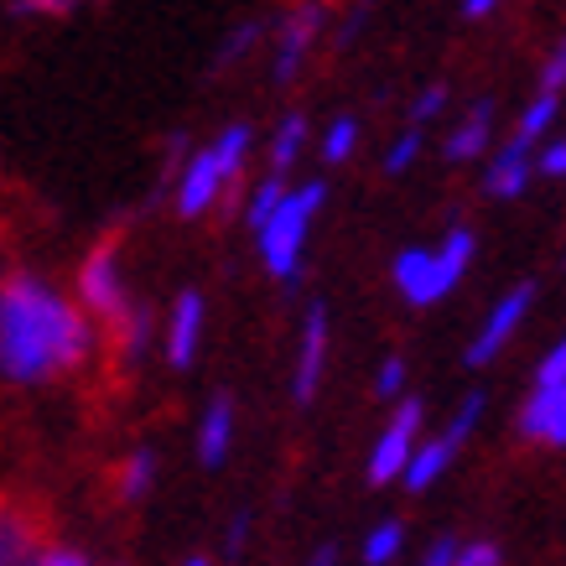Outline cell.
Masks as SVG:
<instances>
[{
	"mask_svg": "<svg viewBox=\"0 0 566 566\" xmlns=\"http://www.w3.org/2000/svg\"><path fill=\"white\" fill-rule=\"evenodd\" d=\"M452 551H458L452 541H437V546H431V556L421 566H452Z\"/></svg>",
	"mask_w": 566,
	"mask_h": 566,
	"instance_id": "74e56055",
	"label": "cell"
},
{
	"mask_svg": "<svg viewBox=\"0 0 566 566\" xmlns=\"http://www.w3.org/2000/svg\"><path fill=\"white\" fill-rule=\"evenodd\" d=\"M250 140H255L250 125L234 120L213 146H203V151H192L188 161H182V177H177V213H182V219H198V213L213 208V198L240 177L244 156H250Z\"/></svg>",
	"mask_w": 566,
	"mask_h": 566,
	"instance_id": "3957f363",
	"label": "cell"
},
{
	"mask_svg": "<svg viewBox=\"0 0 566 566\" xmlns=\"http://www.w3.org/2000/svg\"><path fill=\"white\" fill-rule=\"evenodd\" d=\"M489 136H494V104L479 99L463 120L452 125V136L442 140V156L447 161H479V156L489 151Z\"/></svg>",
	"mask_w": 566,
	"mask_h": 566,
	"instance_id": "4fadbf2b",
	"label": "cell"
},
{
	"mask_svg": "<svg viewBox=\"0 0 566 566\" xmlns=\"http://www.w3.org/2000/svg\"><path fill=\"white\" fill-rule=\"evenodd\" d=\"M452 458H458V442H452L447 431L442 437H431V442H416V452H411V463H406V473H400V483H406L411 494H427L431 483L452 468Z\"/></svg>",
	"mask_w": 566,
	"mask_h": 566,
	"instance_id": "9a60e30c",
	"label": "cell"
},
{
	"mask_svg": "<svg viewBox=\"0 0 566 566\" xmlns=\"http://www.w3.org/2000/svg\"><path fill=\"white\" fill-rule=\"evenodd\" d=\"M94 354L84 307L52 292L36 275H11L0 286V375L11 385H48L73 375Z\"/></svg>",
	"mask_w": 566,
	"mask_h": 566,
	"instance_id": "6da1fadb",
	"label": "cell"
},
{
	"mask_svg": "<svg viewBox=\"0 0 566 566\" xmlns=\"http://www.w3.org/2000/svg\"><path fill=\"white\" fill-rule=\"evenodd\" d=\"M151 483H156V452H130L120 468V499H146L151 494Z\"/></svg>",
	"mask_w": 566,
	"mask_h": 566,
	"instance_id": "603a6c76",
	"label": "cell"
},
{
	"mask_svg": "<svg viewBox=\"0 0 566 566\" xmlns=\"http://www.w3.org/2000/svg\"><path fill=\"white\" fill-rule=\"evenodd\" d=\"M395 286L411 307H431L442 302V286H437V250H400L395 255Z\"/></svg>",
	"mask_w": 566,
	"mask_h": 566,
	"instance_id": "7c38bea8",
	"label": "cell"
},
{
	"mask_svg": "<svg viewBox=\"0 0 566 566\" xmlns=\"http://www.w3.org/2000/svg\"><path fill=\"white\" fill-rule=\"evenodd\" d=\"M244 535H250V515H240L234 525H229V541H223V546H229V556H240V551H244Z\"/></svg>",
	"mask_w": 566,
	"mask_h": 566,
	"instance_id": "d590c367",
	"label": "cell"
},
{
	"mask_svg": "<svg viewBox=\"0 0 566 566\" xmlns=\"http://www.w3.org/2000/svg\"><path fill=\"white\" fill-rule=\"evenodd\" d=\"M400 385H406V359H400V354H390V359L379 364V375H375V395H379V400H395V395H400Z\"/></svg>",
	"mask_w": 566,
	"mask_h": 566,
	"instance_id": "f1b7e54d",
	"label": "cell"
},
{
	"mask_svg": "<svg viewBox=\"0 0 566 566\" xmlns=\"http://www.w3.org/2000/svg\"><path fill=\"white\" fill-rule=\"evenodd\" d=\"M452 566H499V546H494V541L458 546V551H452Z\"/></svg>",
	"mask_w": 566,
	"mask_h": 566,
	"instance_id": "4dcf8cb0",
	"label": "cell"
},
{
	"mask_svg": "<svg viewBox=\"0 0 566 566\" xmlns=\"http://www.w3.org/2000/svg\"><path fill=\"white\" fill-rule=\"evenodd\" d=\"M525 182H531V146L510 136L489 156V167H483V192L489 198H520Z\"/></svg>",
	"mask_w": 566,
	"mask_h": 566,
	"instance_id": "8fae6325",
	"label": "cell"
},
{
	"mask_svg": "<svg viewBox=\"0 0 566 566\" xmlns=\"http://www.w3.org/2000/svg\"><path fill=\"white\" fill-rule=\"evenodd\" d=\"M520 437L546 447H566V379L562 385H535V395L520 411Z\"/></svg>",
	"mask_w": 566,
	"mask_h": 566,
	"instance_id": "9c48e42d",
	"label": "cell"
},
{
	"mask_svg": "<svg viewBox=\"0 0 566 566\" xmlns=\"http://www.w3.org/2000/svg\"><path fill=\"white\" fill-rule=\"evenodd\" d=\"M115 327H120V354L125 359H140L146 344H151V307H136V302H130V312H125Z\"/></svg>",
	"mask_w": 566,
	"mask_h": 566,
	"instance_id": "cb8c5ba5",
	"label": "cell"
},
{
	"mask_svg": "<svg viewBox=\"0 0 566 566\" xmlns=\"http://www.w3.org/2000/svg\"><path fill=\"white\" fill-rule=\"evenodd\" d=\"M354 146H359V120H354V115H338V120L323 130V161L327 167H344L348 156H354Z\"/></svg>",
	"mask_w": 566,
	"mask_h": 566,
	"instance_id": "7402d4cb",
	"label": "cell"
},
{
	"mask_svg": "<svg viewBox=\"0 0 566 566\" xmlns=\"http://www.w3.org/2000/svg\"><path fill=\"white\" fill-rule=\"evenodd\" d=\"M442 109H447V84H427L421 94H416V104H411V125H421V130H427Z\"/></svg>",
	"mask_w": 566,
	"mask_h": 566,
	"instance_id": "4316f807",
	"label": "cell"
},
{
	"mask_svg": "<svg viewBox=\"0 0 566 566\" xmlns=\"http://www.w3.org/2000/svg\"><path fill=\"white\" fill-rule=\"evenodd\" d=\"M499 11V0H463V17L468 21H483V17H494Z\"/></svg>",
	"mask_w": 566,
	"mask_h": 566,
	"instance_id": "8d00e7d4",
	"label": "cell"
},
{
	"mask_svg": "<svg viewBox=\"0 0 566 566\" xmlns=\"http://www.w3.org/2000/svg\"><path fill=\"white\" fill-rule=\"evenodd\" d=\"M468 260H473V234H468V229H447L442 250H437V286H442V296L463 281Z\"/></svg>",
	"mask_w": 566,
	"mask_h": 566,
	"instance_id": "e0dca14e",
	"label": "cell"
},
{
	"mask_svg": "<svg viewBox=\"0 0 566 566\" xmlns=\"http://www.w3.org/2000/svg\"><path fill=\"white\" fill-rule=\"evenodd\" d=\"M0 566H36V546H32V525L0 504Z\"/></svg>",
	"mask_w": 566,
	"mask_h": 566,
	"instance_id": "2e32d148",
	"label": "cell"
},
{
	"mask_svg": "<svg viewBox=\"0 0 566 566\" xmlns=\"http://www.w3.org/2000/svg\"><path fill=\"white\" fill-rule=\"evenodd\" d=\"M84 0H11V17H69Z\"/></svg>",
	"mask_w": 566,
	"mask_h": 566,
	"instance_id": "83f0119b",
	"label": "cell"
},
{
	"mask_svg": "<svg viewBox=\"0 0 566 566\" xmlns=\"http://www.w3.org/2000/svg\"><path fill=\"white\" fill-rule=\"evenodd\" d=\"M421 416H427L421 400H400V416L379 431L375 452H369V483H395L406 473V463H411V452H416V437H421Z\"/></svg>",
	"mask_w": 566,
	"mask_h": 566,
	"instance_id": "52a82bcc",
	"label": "cell"
},
{
	"mask_svg": "<svg viewBox=\"0 0 566 566\" xmlns=\"http://www.w3.org/2000/svg\"><path fill=\"white\" fill-rule=\"evenodd\" d=\"M551 120H556V94L551 88H541L525 109H520V125H515V140H525V146H535V140L551 130Z\"/></svg>",
	"mask_w": 566,
	"mask_h": 566,
	"instance_id": "ffe728a7",
	"label": "cell"
},
{
	"mask_svg": "<svg viewBox=\"0 0 566 566\" xmlns=\"http://www.w3.org/2000/svg\"><path fill=\"white\" fill-rule=\"evenodd\" d=\"M562 379H566V344H556L535 369V385H562Z\"/></svg>",
	"mask_w": 566,
	"mask_h": 566,
	"instance_id": "1f68e13d",
	"label": "cell"
},
{
	"mask_svg": "<svg viewBox=\"0 0 566 566\" xmlns=\"http://www.w3.org/2000/svg\"><path fill=\"white\" fill-rule=\"evenodd\" d=\"M541 88H551V94H562V88H566V36L551 48L546 69H541Z\"/></svg>",
	"mask_w": 566,
	"mask_h": 566,
	"instance_id": "f546056e",
	"label": "cell"
},
{
	"mask_svg": "<svg viewBox=\"0 0 566 566\" xmlns=\"http://www.w3.org/2000/svg\"><path fill=\"white\" fill-rule=\"evenodd\" d=\"M546 177H566V140H551L546 151H541V161H535Z\"/></svg>",
	"mask_w": 566,
	"mask_h": 566,
	"instance_id": "836d02e7",
	"label": "cell"
},
{
	"mask_svg": "<svg viewBox=\"0 0 566 566\" xmlns=\"http://www.w3.org/2000/svg\"><path fill=\"white\" fill-rule=\"evenodd\" d=\"M421 156V125H406V136L395 140L390 151H385V172L400 177V172H411V161Z\"/></svg>",
	"mask_w": 566,
	"mask_h": 566,
	"instance_id": "d4e9b609",
	"label": "cell"
},
{
	"mask_svg": "<svg viewBox=\"0 0 566 566\" xmlns=\"http://www.w3.org/2000/svg\"><path fill=\"white\" fill-rule=\"evenodd\" d=\"M327 27V11L323 0H302L292 17L275 27V84H292L302 63H307V52L317 48V36Z\"/></svg>",
	"mask_w": 566,
	"mask_h": 566,
	"instance_id": "8992f818",
	"label": "cell"
},
{
	"mask_svg": "<svg viewBox=\"0 0 566 566\" xmlns=\"http://www.w3.org/2000/svg\"><path fill=\"white\" fill-rule=\"evenodd\" d=\"M364 17H369V6H354V11H348L344 32H338V48H348V42H354V32H359V27H364Z\"/></svg>",
	"mask_w": 566,
	"mask_h": 566,
	"instance_id": "e575fe53",
	"label": "cell"
},
{
	"mask_svg": "<svg viewBox=\"0 0 566 566\" xmlns=\"http://www.w3.org/2000/svg\"><path fill=\"white\" fill-rule=\"evenodd\" d=\"M286 172H271V177H260L255 182V192H250V203H244V223L250 229H260V223L271 219L275 208H281V198H286Z\"/></svg>",
	"mask_w": 566,
	"mask_h": 566,
	"instance_id": "d6986e66",
	"label": "cell"
},
{
	"mask_svg": "<svg viewBox=\"0 0 566 566\" xmlns=\"http://www.w3.org/2000/svg\"><path fill=\"white\" fill-rule=\"evenodd\" d=\"M198 344H203V296L182 292L172 302V323H167V359H172V369H188L198 359Z\"/></svg>",
	"mask_w": 566,
	"mask_h": 566,
	"instance_id": "30bf717a",
	"label": "cell"
},
{
	"mask_svg": "<svg viewBox=\"0 0 566 566\" xmlns=\"http://www.w3.org/2000/svg\"><path fill=\"white\" fill-rule=\"evenodd\" d=\"M182 566H213V562H208V556H192V562H182Z\"/></svg>",
	"mask_w": 566,
	"mask_h": 566,
	"instance_id": "ab89813d",
	"label": "cell"
},
{
	"mask_svg": "<svg viewBox=\"0 0 566 566\" xmlns=\"http://www.w3.org/2000/svg\"><path fill=\"white\" fill-rule=\"evenodd\" d=\"M531 302H535V286L525 281V286H515V292H504L489 307V317H483V327H479V338L468 344V369H483V364H494L499 354H504V344L520 333V323H525V312H531Z\"/></svg>",
	"mask_w": 566,
	"mask_h": 566,
	"instance_id": "5b68a950",
	"label": "cell"
},
{
	"mask_svg": "<svg viewBox=\"0 0 566 566\" xmlns=\"http://www.w3.org/2000/svg\"><path fill=\"white\" fill-rule=\"evenodd\" d=\"M323 364H327V307H307V323H302V348H296V375H292V400L296 406H312V395L323 385Z\"/></svg>",
	"mask_w": 566,
	"mask_h": 566,
	"instance_id": "ba28073f",
	"label": "cell"
},
{
	"mask_svg": "<svg viewBox=\"0 0 566 566\" xmlns=\"http://www.w3.org/2000/svg\"><path fill=\"white\" fill-rule=\"evenodd\" d=\"M400 546H406V525H400V520H385V525H375L369 541H364V566H390L395 556H400Z\"/></svg>",
	"mask_w": 566,
	"mask_h": 566,
	"instance_id": "44dd1931",
	"label": "cell"
},
{
	"mask_svg": "<svg viewBox=\"0 0 566 566\" xmlns=\"http://www.w3.org/2000/svg\"><path fill=\"white\" fill-rule=\"evenodd\" d=\"M78 296H84V307L94 312V317H109V327L130 312L125 275H120V255H115L109 244H99V250L78 265Z\"/></svg>",
	"mask_w": 566,
	"mask_h": 566,
	"instance_id": "277c9868",
	"label": "cell"
},
{
	"mask_svg": "<svg viewBox=\"0 0 566 566\" xmlns=\"http://www.w3.org/2000/svg\"><path fill=\"white\" fill-rule=\"evenodd\" d=\"M265 32V27H260V21H244L240 32H229L223 36V48H219V57H213V69H229V63H240L244 52L255 48V36Z\"/></svg>",
	"mask_w": 566,
	"mask_h": 566,
	"instance_id": "484cf974",
	"label": "cell"
},
{
	"mask_svg": "<svg viewBox=\"0 0 566 566\" xmlns=\"http://www.w3.org/2000/svg\"><path fill=\"white\" fill-rule=\"evenodd\" d=\"M327 188L323 182H307V188H292L281 198L271 219L260 223V260H265V271L281 281V286H296L302 281V250H307V229L317 219V208H323Z\"/></svg>",
	"mask_w": 566,
	"mask_h": 566,
	"instance_id": "7a4b0ae2",
	"label": "cell"
},
{
	"mask_svg": "<svg viewBox=\"0 0 566 566\" xmlns=\"http://www.w3.org/2000/svg\"><path fill=\"white\" fill-rule=\"evenodd\" d=\"M36 566H94V562L73 546H52V551H36Z\"/></svg>",
	"mask_w": 566,
	"mask_h": 566,
	"instance_id": "d6a6232c",
	"label": "cell"
},
{
	"mask_svg": "<svg viewBox=\"0 0 566 566\" xmlns=\"http://www.w3.org/2000/svg\"><path fill=\"white\" fill-rule=\"evenodd\" d=\"M229 447H234V400L213 395L203 421H198V458H203V468H223Z\"/></svg>",
	"mask_w": 566,
	"mask_h": 566,
	"instance_id": "5bb4252c",
	"label": "cell"
},
{
	"mask_svg": "<svg viewBox=\"0 0 566 566\" xmlns=\"http://www.w3.org/2000/svg\"><path fill=\"white\" fill-rule=\"evenodd\" d=\"M307 566H338V551H333V546H323V551H317V556H312Z\"/></svg>",
	"mask_w": 566,
	"mask_h": 566,
	"instance_id": "f35d334b",
	"label": "cell"
},
{
	"mask_svg": "<svg viewBox=\"0 0 566 566\" xmlns=\"http://www.w3.org/2000/svg\"><path fill=\"white\" fill-rule=\"evenodd\" d=\"M302 146H307V115H286L275 125V140H271V172H292Z\"/></svg>",
	"mask_w": 566,
	"mask_h": 566,
	"instance_id": "ac0fdd59",
	"label": "cell"
}]
</instances>
